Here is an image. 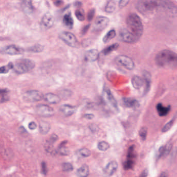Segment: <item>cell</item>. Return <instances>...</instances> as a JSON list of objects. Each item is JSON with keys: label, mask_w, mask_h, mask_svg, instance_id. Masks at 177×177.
Listing matches in <instances>:
<instances>
[{"label": "cell", "mask_w": 177, "mask_h": 177, "mask_svg": "<svg viewBox=\"0 0 177 177\" xmlns=\"http://www.w3.org/2000/svg\"><path fill=\"white\" fill-rule=\"evenodd\" d=\"M116 8V4L114 1L110 0L105 6V11L108 13H112Z\"/></svg>", "instance_id": "83f0119b"}, {"label": "cell", "mask_w": 177, "mask_h": 177, "mask_svg": "<svg viewBox=\"0 0 177 177\" xmlns=\"http://www.w3.org/2000/svg\"><path fill=\"white\" fill-rule=\"evenodd\" d=\"M55 22L54 16L49 13H47L44 15L41 20V25L43 27L48 29L53 26Z\"/></svg>", "instance_id": "5bb4252c"}, {"label": "cell", "mask_w": 177, "mask_h": 177, "mask_svg": "<svg viewBox=\"0 0 177 177\" xmlns=\"http://www.w3.org/2000/svg\"><path fill=\"white\" fill-rule=\"evenodd\" d=\"M99 57V53L98 50L96 49H90L85 54V59L89 62H94L98 60Z\"/></svg>", "instance_id": "e0dca14e"}, {"label": "cell", "mask_w": 177, "mask_h": 177, "mask_svg": "<svg viewBox=\"0 0 177 177\" xmlns=\"http://www.w3.org/2000/svg\"><path fill=\"white\" fill-rule=\"evenodd\" d=\"M23 99L27 103H36L44 99L43 94L37 90H30L26 91L23 94Z\"/></svg>", "instance_id": "ba28073f"}, {"label": "cell", "mask_w": 177, "mask_h": 177, "mask_svg": "<svg viewBox=\"0 0 177 177\" xmlns=\"http://www.w3.org/2000/svg\"><path fill=\"white\" fill-rule=\"evenodd\" d=\"M8 89H1V103H5L9 100V97L8 94Z\"/></svg>", "instance_id": "4dcf8cb0"}, {"label": "cell", "mask_w": 177, "mask_h": 177, "mask_svg": "<svg viewBox=\"0 0 177 177\" xmlns=\"http://www.w3.org/2000/svg\"><path fill=\"white\" fill-rule=\"evenodd\" d=\"M54 4L56 6H60L63 4V1L62 0H57L54 3Z\"/></svg>", "instance_id": "7dc6e473"}, {"label": "cell", "mask_w": 177, "mask_h": 177, "mask_svg": "<svg viewBox=\"0 0 177 177\" xmlns=\"http://www.w3.org/2000/svg\"><path fill=\"white\" fill-rule=\"evenodd\" d=\"M160 176L161 177H167V176H168V175L167 173H161V175H160Z\"/></svg>", "instance_id": "681fc988"}, {"label": "cell", "mask_w": 177, "mask_h": 177, "mask_svg": "<svg viewBox=\"0 0 177 177\" xmlns=\"http://www.w3.org/2000/svg\"><path fill=\"white\" fill-rule=\"evenodd\" d=\"M89 27H90V25H88L85 26L82 29V34H86L87 32L88 31Z\"/></svg>", "instance_id": "bcb514c9"}, {"label": "cell", "mask_w": 177, "mask_h": 177, "mask_svg": "<svg viewBox=\"0 0 177 177\" xmlns=\"http://www.w3.org/2000/svg\"><path fill=\"white\" fill-rule=\"evenodd\" d=\"M148 175V169H145L144 171L140 175V177H146Z\"/></svg>", "instance_id": "c3c4849f"}, {"label": "cell", "mask_w": 177, "mask_h": 177, "mask_svg": "<svg viewBox=\"0 0 177 177\" xmlns=\"http://www.w3.org/2000/svg\"><path fill=\"white\" fill-rule=\"evenodd\" d=\"M118 168V164L116 161L109 162L103 169V173L106 176H111L113 175Z\"/></svg>", "instance_id": "9a60e30c"}, {"label": "cell", "mask_w": 177, "mask_h": 177, "mask_svg": "<svg viewBox=\"0 0 177 177\" xmlns=\"http://www.w3.org/2000/svg\"><path fill=\"white\" fill-rule=\"evenodd\" d=\"M126 23L128 30L140 39L144 32V26L139 16L135 13L130 14L127 18Z\"/></svg>", "instance_id": "3957f363"}, {"label": "cell", "mask_w": 177, "mask_h": 177, "mask_svg": "<svg viewBox=\"0 0 177 177\" xmlns=\"http://www.w3.org/2000/svg\"><path fill=\"white\" fill-rule=\"evenodd\" d=\"M77 176L80 177H86L89 174V166L84 164L77 169L76 172Z\"/></svg>", "instance_id": "d4e9b609"}, {"label": "cell", "mask_w": 177, "mask_h": 177, "mask_svg": "<svg viewBox=\"0 0 177 177\" xmlns=\"http://www.w3.org/2000/svg\"><path fill=\"white\" fill-rule=\"evenodd\" d=\"M83 117L86 119H87L89 120H93V118H94V115L93 114L87 113V114H84Z\"/></svg>", "instance_id": "f6af8a7d"}, {"label": "cell", "mask_w": 177, "mask_h": 177, "mask_svg": "<svg viewBox=\"0 0 177 177\" xmlns=\"http://www.w3.org/2000/svg\"><path fill=\"white\" fill-rule=\"evenodd\" d=\"M144 81L145 82V90H144V94H147L149 92V91L151 88V75L150 73L148 71H144L143 73Z\"/></svg>", "instance_id": "603a6c76"}, {"label": "cell", "mask_w": 177, "mask_h": 177, "mask_svg": "<svg viewBox=\"0 0 177 177\" xmlns=\"http://www.w3.org/2000/svg\"><path fill=\"white\" fill-rule=\"evenodd\" d=\"M116 61L120 65L128 70H132L135 68V63L130 58L125 55L118 56L116 58Z\"/></svg>", "instance_id": "7c38bea8"}, {"label": "cell", "mask_w": 177, "mask_h": 177, "mask_svg": "<svg viewBox=\"0 0 177 177\" xmlns=\"http://www.w3.org/2000/svg\"><path fill=\"white\" fill-rule=\"evenodd\" d=\"M94 14H95V10L94 9H91L89 11L87 14V20L89 22H91L93 18L94 17Z\"/></svg>", "instance_id": "b9f144b4"}, {"label": "cell", "mask_w": 177, "mask_h": 177, "mask_svg": "<svg viewBox=\"0 0 177 177\" xmlns=\"http://www.w3.org/2000/svg\"><path fill=\"white\" fill-rule=\"evenodd\" d=\"M75 15L77 19L80 21L83 22V20H84L85 12L83 9H77L76 10L75 12Z\"/></svg>", "instance_id": "e575fe53"}, {"label": "cell", "mask_w": 177, "mask_h": 177, "mask_svg": "<svg viewBox=\"0 0 177 177\" xmlns=\"http://www.w3.org/2000/svg\"><path fill=\"white\" fill-rule=\"evenodd\" d=\"M147 134H148V129L146 127H142L139 132L140 138H141L142 140L143 141L146 140L147 137Z\"/></svg>", "instance_id": "74e56055"}, {"label": "cell", "mask_w": 177, "mask_h": 177, "mask_svg": "<svg viewBox=\"0 0 177 177\" xmlns=\"http://www.w3.org/2000/svg\"><path fill=\"white\" fill-rule=\"evenodd\" d=\"M118 47H119V44L118 43L113 44L109 46L108 47H106L103 50V54L104 55H108L109 54L111 53L112 51H114L118 49Z\"/></svg>", "instance_id": "f546056e"}, {"label": "cell", "mask_w": 177, "mask_h": 177, "mask_svg": "<svg viewBox=\"0 0 177 177\" xmlns=\"http://www.w3.org/2000/svg\"><path fill=\"white\" fill-rule=\"evenodd\" d=\"M120 36L123 41L127 43H135L139 39V38L134 35L129 30L126 29L120 30Z\"/></svg>", "instance_id": "8fae6325"}, {"label": "cell", "mask_w": 177, "mask_h": 177, "mask_svg": "<svg viewBox=\"0 0 177 177\" xmlns=\"http://www.w3.org/2000/svg\"><path fill=\"white\" fill-rule=\"evenodd\" d=\"M62 169L64 172L68 173V172L73 171L74 167L72 164L68 162H65L62 164Z\"/></svg>", "instance_id": "d590c367"}, {"label": "cell", "mask_w": 177, "mask_h": 177, "mask_svg": "<svg viewBox=\"0 0 177 177\" xmlns=\"http://www.w3.org/2000/svg\"><path fill=\"white\" fill-rule=\"evenodd\" d=\"M63 23L64 25L69 29H72L73 28L74 25V21L72 17L71 16V13L65 14L63 16Z\"/></svg>", "instance_id": "484cf974"}, {"label": "cell", "mask_w": 177, "mask_h": 177, "mask_svg": "<svg viewBox=\"0 0 177 177\" xmlns=\"http://www.w3.org/2000/svg\"><path fill=\"white\" fill-rule=\"evenodd\" d=\"M36 113L41 117L49 118L53 116L55 110L51 106L45 104H39L36 107Z\"/></svg>", "instance_id": "9c48e42d"}, {"label": "cell", "mask_w": 177, "mask_h": 177, "mask_svg": "<svg viewBox=\"0 0 177 177\" xmlns=\"http://www.w3.org/2000/svg\"><path fill=\"white\" fill-rule=\"evenodd\" d=\"M110 20L106 17L98 16L96 19L93 25V31L99 32L103 31L107 27Z\"/></svg>", "instance_id": "30bf717a"}, {"label": "cell", "mask_w": 177, "mask_h": 177, "mask_svg": "<svg viewBox=\"0 0 177 177\" xmlns=\"http://www.w3.org/2000/svg\"><path fill=\"white\" fill-rule=\"evenodd\" d=\"M103 98L104 103L108 106L115 111H118V104L116 99L111 93L110 89L106 87H104L103 90Z\"/></svg>", "instance_id": "5b68a950"}, {"label": "cell", "mask_w": 177, "mask_h": 177, "mask_svg": "<svg viewBox=\"0 0 177 177\" xmlns=\"http://www.w3.org/2000/svg\"><path fill=\"white\" fill-rule=\"evenodd\" d=\"M173 146L171 144H168L166 146L164 147L163 156V157H166L169 154L170 152L171 151Z\"/></svg>", "instance_id": "f35d334b"}, {"label": "cell", "mask_w": 177, "mask_h": 177, "mask_svg": "<svg viewBox=\"0 0 177 177\" xmlns=\"http://www.w3.org/2000/svg\"><path fill=\"white\" fill-rule=\"evenodd\" d=\"M51 125L48 122L41 120L39 123V132L43 135H47L51 130Z\"/></svg>", "instance_id": "7402d4cb"}, {"label": "cell", "mask_w": 177, "mask_h": 177, "mask_svg": "<svg viewBox=\"0 0 177 177\" xmlns=\"http://www.w3.org/2000/svg\"><path fill=\"white\" fill-rule=\"evenodd\" d=\"M44 47L43 46L37 44L34 45L32 46V47H30L28 49V51L32 53H40L43 51Z\"/></svg>", "instance_id": "836d02e7"}, {"label": "cell", "mask_w": 177, "mask_h": 177, "mask_svg": "<svg viewBox=\"0 0 177 177\" xmlns=\"http://www.w3.org/2000/svg\"><path fill=\"white\" fill-rule=\"evenodd\" d=\"M45 100L50 104H56L61 101V98L57 94L53 93H47L44 96Z\"/></svg>", "instance_id": "ac0fdd59"}, {"label": "cell", "mask_w": 177, "mask_h": 177, "mask_svg": "<svg viewBox=\"0 0 177 177\" xmlns=\"http://www.w3.org/2000/svg\"><path fill=\"white\" fill-rule=\"evenodd\" d=\"M59 38L70 47L77 48L79 47V42L77 37L71 32L62 31L59 33Z\"/></svg>", "instance_id": "8992f818"}, {"label": "cell", "mask_w": 177, "mask_h": 177, "mask_svg": "<svg viewBox=\"0 0 177 177\" xmlns=\"http://www.w3.org/2000/svg\"><path fill=\"white\" fill-rule=\"evenodd\" d=\"M59 110L63 115L70 116L74 114L77 111V108L75 106L70 104H65L60 106Z\"/></svg>", "instance_id": "2e32d148"}, {"label": "cell", "mask_w": 177, "mask_h": 177, "mask_svg": "<svg viewBox=\"0 0 177 177\" xmlns=\"http://www.w3.org/2000/svg\"><path fill=\"white\" fill-rule=\"evenodd\" d=\"M35 65V62L31 59L22 58L17 60L14 62L13 70L17 74H22L32 71Z\"/></svg>", "instance_id": "277c9868"}, {"label": "cell", "mask_w": 177, "mask_h": 177, "mask_svg": "<svg viewBox=\"0 0 177 177\" xmlns=\"http://www.w3.org/2000/svg\"><path fill=\"white\" fill-rule=\"evenodd\" d=\"M136 7L141 14L164 11L169 15L177 16V6L170 0H139Z\"/></svg>", "instance_id": "6da1fadb"}, {"label": "cell", "mask_w": 177, "mask_h": 177, "mask_svg": "<svg viewBox=\"0 0 177 177\" xmlns=\"http://www.w3.org/2000/svg\"><path fill=\"white\" fill-rule=\"evenodd\" d=\"M67 143V141H65L61 142V144H59L57 149H56L57 153L61 155H67L69 154V150L65 147Z\"/></svg>", "instance_id": "4316f807"}, {"label": "cell", "mask_w": 177, "mask_h": 177, "mask_svg": "<svg viewBox=\"0 0 177 177\" xmlns=\"http://www.w3.org/2000/svg\"><path fill=\"white\" fill-rule=\"evenodd\" d=\"M79 153L83 158H88L91 155V152L87 148H82L79 149Z\"/></svg>", "instance_id": "8d00e7d4"}, {"label": "cell", "mask_w": 177, "mask_h": 177, "mask_svg": "<svg viewBox=\"0 0 177 177\" xmlns=\"http://www.w3.org/2000/svg\"><path fill=\"white\" fill-rule=\"evenodd\" d=\"M123 103L124 106L129 108H135L139 106V103L138 101L136 99L130 98H123Z\"/></svg>", "instance_id": "44dd1931"}, {"label": "cell", "mask_w": 177, "mask_h": 177, "mask_svg": "<svg viewBox=\"0 0 177 177\" xmlns=\"http://www.w3.org/2000/svg\"><path fill=\"white\" fill-rule=\"evenodd\" d=\"M173 122H174V119H172L171 120L168 122L164 126L163 128L162 129V132H165L170 130L173 125Z\"/></svg>", "instance_id": "ab89813d"}, {"label": "cell", "mask_w": 177, "mask_h": 177, "mask_svg": "<svg viewBox=\"0 0 177 177\" xmlns=\"http://www.w3.org/2000/svg\"><path fill=\"white\" fill-rule=\"evenodd\" d=\"M156 110L159 116L161 117L165 116L167 115L170 111L171 110V107L170 106H164L161 103H159L156 105Z\"/></svg>", "instance_id": "ffe728a7"}, {"label": "cell", "mask_w": 177, "mask_h": 177, "mask_svg": "<svg viewBox=\"0 0 177 177\" xmlns=\"http://www.w3.org/2000/svg\"><path fill=\"white\" fill-rule=\"evenodd\" d=\"M37 124H36V122H30L28 124V128H29L30 130H33L37 128Z\"/></svg>", "instance_id": "ee69618b"}, {"label": "cell", "mask_w": 177, "mask_h": 177, "mask_svg": "<svg viewBox=\"0 0 177 177\" xmlns=\"http://www.w3.org/2000/svg\"><path fill=\"white\" fill-rule=\"evenodd\" d=\"M130 0H120L119 2V7L120 8H123L128 4V3L129 2Z\"/></svg>", "instance_id": "7bdbcfd3"}, {"label": "cell", "mask_w": 177, "mask_h": 177, "mask_svg": "<svg viewBox=\"0 0 177 177\" xmlns=\"http://www.w3.org/2000/svg\"><path fill=\"white\" fill-rule=\"evenodd\" d=\"M22 8L25 14H31L33 10V6L31 0H22Z\"/></svg>", "instance_id": "d6986e66"}, {"label": "cell", "mask_w": 177, "mask_h": 177, "mask_svg": "<svg viewBox=\"0 0 177 177\" xmlns=\"http://www.w3.org/2000/svg\"><path fill=\"white\" fill-rule=\"evenodd\" d=\"M155 62L163 68L175 69L177 68V54L170 50H163L156 56Z\"/></svg>", "instance_id": "7a4b0ae2"}, {"label": "cell", "mask_w": 177, "mask_h": 177, "mask_svg": "<svg viewBox=\"0 0 177 177\" xmlns=\"http://www.w3.org/2000/svg\"><path fill=\"white\" fill-rule=\"evenodd\" d=\"M47 165L45 161H42L41 163V173L44 175H47Z\"/></svg>", "instance_id": "60d3db41"}, {"label": "cell", "mask_w": 177, "mask_h": 177, "mask_svg": "<svg viewBox=\"0 0 177 177\" xmlns=\"http://www.w3.org/2000/svg\"><path fill=\"white\" fill-rule=\"evenodd\" d=\"M136 157L137 154L135 147L134 145H132L128 148L126 161L124 162L123 165L124 169L126 170L133 169L135 165Z\"/></svg>", "instance_id": "52a82bcc"}, {"label": "cell", "mask_w": 177, "mask_h": 177, "mask_svg": "<svg viewBox=\"0 0 177 177\" xmlns=\"http://www.w3.org/2000/svg\"><path fill=\"white\" fill-rule=\"evenodd\" d=\"M144 79L138 75H134V77H132V85L136 89H141L144 85Z\"/></svg>", "instance_id": "cb8c5ba5"}, {"label": "cell", "mask_w": 177, "mask_h": 177, "mask_svg": "<svg viewBox=\"0 0 177 177\" xmlns=\"http://www.w3.org/2000/svg\"><path fill=\"white\" fill-rule=\"evenodd\" d=\"M110 144L108 143L107 142L102 141L99 142L98 144V149L100 151H106L110 148Z\"/></svg>", "instance_id": "d6a6232c"}, {"label": "cell", "mask_w": 177, "mask_h": 177, "mask_svg": "<svg viewBox=\"0 0 177 177\" xmlns=\"http://www.w3.org/2000/svg\"><path fill=\"white\" fill-rule=\"evenodd\" d=\"M116 34V31L115 30H111L103 38V42L105 43H106L115 37Z\"/></svg>", "instance_id": "f1b7e54d"}, {"label": "cell", "mask_w": 177, "mask_h": 177, "mask_svg": "<svg viewBox=\"0 0 177 177\" xmlns=\"http://www.w3.org/2000/svg\"><path fill=\"white\" fill-rule=\"evenodd\" d=\"M14 68V63L10 62L7 65L2 66L0 69V73L1 74H6Z\"/></svg>", "instance_id": "1f68e13d"}, {"label": "cell", "mask_w": 177, "mask_h": 177, "mask_svg": "<svg viewBox=\"0 0 177 177\" xmlns=\"http://www.w3.org/2000/svg\"><path fill=\"white\" fill-rule=\"evenodd\" d=\"M24 50L22 47L15 45H10L4 47L1 50L2 53L8 55H19L24 53Z\"/></svg>", "instance_id": "4fadbf2b"}]
</instances>
